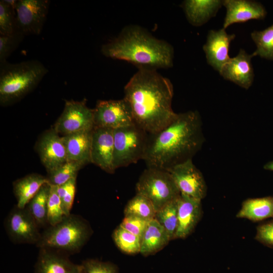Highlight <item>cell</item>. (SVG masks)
Masks as SVG:
<instances>
[{
    "instance_id": "1",
    "label": "cell",
    "mask_w": 273,
    "mask_h": 273,
    "mask_svg": "<svg viewBox=\"0 0 273 273\" xmlns=\"http://www.w3.org/2000/svg\"><path fill=\"white\" fill-rule=\"evenodd\" d=\"M134 123L148 133H155L175 117L172 108L173 85L156 70L139 68L124 88Z\"/></svg>"
},
{
    "instance_id": "2",
    "label": "cell",
    "mask_w": 273,
    "mask_h": 273,
    "mask_svg": "<svg viewBox=\"0 0 273 273\" xmlns=\"http://www.w3.org/2000/svg\"><path fill=\"white\" fill-rule=\"evenodd\" d=\"M200 115L197 111L176 114L166 127L148 133L143 160L147 167L168 171L192 159L205 141Z\"/></svg>"
},
{
    "instance_id": "3",
    "label": "cell",
    "mask_w": 273,
    "mask_h": 273,
    "mask_svg": "<svg viewBox=\"0 0 273 273\" xmlns=\"http://www.w3.org/2000/svg\"><path fill=\"white\" fill-rule=\"evenodd\" d=\"M101 51L107 57L127 61L138 68L156 70L173 65L172 47L137 26L125 27L117 37L103 45Z\"/></svg>"
},
{
    "instance_id": "4",
    "label": "cell",
    "mask_w": 273,
    "mask_h": 273,
    "mask_svg": "<svg viewBox=\"0 0 273 273\" xmlns=\"http://www.w3.org/2000/svg\"><path fill=\"white\" fill-rule=\"evenodd\" d=\"M0 103L7 106L22 99L39 84L48 72L40 61L32 60L0 64Z\"/></svg>"
},
{
    "instance_id": "5",
    "label": "cell",
    "mask_w": 273,
    "mask_h": 273,
    "mask_svg": "<svg viewBox=\"0 0 273 273\" xmlns=\"http://www.w3.org/2000/svg\"><path fill=\"white\" fill-rule=\"evenodd\" d=\"M92 235L87 221L79 215L70 214L42 233L36 246L60 253L79 252Z\"/></svg>"
},
{
    "instance_id": "6",
    "label": "cell",
    "mask_w": 273,
    "mask_h": 273,
    "mask_svg": "<svg viewBox=\"0 0 273 273\" xmlns=\"http://www.w3.org/2000/svg\"><path fill=\"white\" fill-rule=\"evenodd\" d=\"M135 189L136 194L144 196L153 203L156 211L180 195L170 173L155 168L147 167L143 171Z\"/></svg>"
},
{
    "instance_id": "7",
    "label": "cell",
    "mask_w": 273,
    "mask_h": 273,
    "mask_svg": "<svg viewBox=\"0 0 273 273\" xmlns=\"http://www.w3.org/2000/svg\"><path fill=\"white\" fill-rule=\"evenodd\" d=\"M114 170L136 163L143 158L148 133L133 124L113 129Z\"/></svg>"
},
{
    "instance_id": "8",
    "label": "cell",
    "mask_w": 273,
    "mask_h": 273,
    "mask_svg": "<svg viewBox=\"0 0 273 273\" xmlns=\"http://www.w3.org/2000/svg\"><path fill=\"white\" fill-rule=\"evenodd\" d=\"M48 0H19L15 6L16 32L24 36L39 35L48 13Z\"/></svg>"
},
{
    "instance_id": "9",
    "label": "cell",
    "mask_w": 273,
    "mask_h": 273,
    "mask_svg": "<svg viewBox=\"0 0 273 273\" xmlns=\"http://www.w3.org/2000/svg\"><path fill=\"white\" fill-rule=\"evenodd\" d=\"M4 226L10 239L16 244H36L41 233L28 210L15 205L6 217Z\"/></svg>"
},
{
    "instance_id": "10",
    "label": "cell",
    "mask_w": 273,
    "mask_h": 273,
    "mask_svg": "<svg viewBox=\"0 0 273 273\" xmlns=\"http://www.w3.org/2000/svg\"><path fill=\"white\" fill-rule=\"evenodd\" d=\"M94 128V110L84 101H66L64 110L53 128L63 135L79 131H90Z\"/></svg>"
},
{
    "instance_id": "11",
    "label": "cell",
    "mask_w": 273,
    "mask_h": 273,
    "mask_svg": "<svg viewBox=\"0 0 273 273\" xmlns=\"http://www.w3.org/2000/svg\"><path fill=\"white\" fill-rule=\"evenodd\" d=\"M93 110L94 127L115 129L135 124L130 108L124 98L98 101Z\"/></svg>"
},
{
    "instance_id": "12",
    "label": "cell",
    "mask_w": 273,
    "mask_h": 273,
    "mask_svg": "<svg viewBox=\"0 0 273 273\" xmlns=\"http://www.w3.org/2000/svg\"><path fill=\"white\" fill-rule=\"evenodd\" d=\"M168 171L180 194L202 200L206 195L207 186L201 172L192 159L178 164Z\"/></svg>"
},
{
    "instance_id": "13",
    "label": "cell",
    "mask_w": 273,
    "mask_h": 273,
    "mask_svg": "<svg viewBox=\"0 0 273 273\" xmlns=\"http://www.w3.org/2000/svg\"><path fill=\"white\" fill-rule=\"evenodd\" d=\"M113 129L94 127L92 131L90 162L107 173H113Z\"/></svg>"
},
{
    "instance_id": "14",
    "label": "cell",
    "mask_w": 273,
    "mask_h": 273,
    "mask_svg": "<svg viewBox=\"0 0 273 273\" xmlns=\"http://www.w3.org/2000/svg\"><path fill=\"white\" fill-rule=\"evenodd\" d=\"M36 149L48 173L68 161L62 136L54 129L47 131L40 137Z\"/></svg>"
},
{
    "instance_id": "15",
    "label": "cell",
    "mask_w": 273,
    "mask_h": 273,
    "mask_svg": "<svg viewBox=\"0 0 273 273\" xmlns=\"http://www.w3.org/2000/svg\"><path fill=\"white\" fill-rule=\"evenodd\" d=\"M235 36L234 34L227 33L224 28L208 32L203 50L207 63L219 73L231 58L229 56V48Z\"/></svg>"
},
{
    "instance_id": "16",
    "label": "cell",
    "mask_w": 273,
    "mask_h": 273,
    "mask_svg": "<svg viewBox=\"0 0 273 273\" xmlns=\"http://www.w3.org/2000/svg\"><path fill=\"white\" fill-rule=\"evenodd\" d=\"M223 6L226 9L223 24V28L225 29L233 24L263 19L267 14L264 6L254 1L224 0Z\"/></svg>"
},
{
    "instance_id": "17",
    "label": "cell",
    "mask_w": 273,
    "mask_h": 273,
    "mask_svg": "<svg viewBox=\"0 0 273 273\" xmlns=\"http://www.w3.org/2000/svg\"><path fill=\"white\" fill-rule=\"evenodd\" d=\"M254 56L241 49L236 56L231 58L223 66L220 74L241 87L248 89L252 85L254 77L251 59Z\"/></svg>"
},
{
    "instance_id": "18",
    "label": "cell",
    "mask_w": 273,
    "mask_h": 273,
    "mask_svg": "<svg viewBox=\"0 0 273 273\" xmlns=\"http://www.w3.org/2000/svg\"><path fill=\"white\" fill-rule=\"evenodd\" d=\"M178 226L174 239H185L194 230L202 215L201 200L180 194L177 200Z\"/></svg>"
},
{
    "instance_id": "19",
    "label": "cell",
    "mask_w": 273,
    "mask_h": 273,
    "mask_svg": "<svg viewBox=\"0 0 273 273\" xmlns=\"http://www.w3.org/2000/svg\"><path fill=\"white\" fill-rule=\"evenodd\" d=\"M35 273H80L81 265L74 264L59 252L39 248Z\"/></svg>"
},
{
    "instance_id": "20",
    "label": "cell",
    "mask_w": 273,
    "mask_h": 273,
    "mask_svg": "<svg viewBox=\"0 0 273 273\" xmlns=\"http://www.w3.org/2000/svg\"><path fill=\"white\" fill-rule=\"evenodd\" d=\"M93 130L79 131L62 136L68 160L78 162L83 166L91 163Z\"/></svg>"
},
{
    "instance_id": "21",
    "label": "cell",
    "mask_w": 273,
    "mask_h": 273,
    "mask_svg": "<svg viewBox=\"0 0 273 273\" xmlns=\"http://www.w3.org/2000/svg\"><path fill=\"white\" fill-rule=\"evenodd\" d=\"M223 6V1L187 0L183 8L189 22L193 26H200L215 16Z\"/></svg>"
},
{
    "instance_id": "22",
    "label": "cell",
    "mask_w": 273,
    "mask_h": 273,
    "mask_svg": "<svg viewBox=\"0 0 273 273\" xmlns=\"http://www.w3.org/2000/svg\"><path fill=\"white\" fill-rule=\"evenodd\" d=\"M171 240L165 229L155 219L151 220L141 239L140 253L147 256L162 249Z\"/></svg>"
},
{
    "instance_id": "23",
    "label": "cell",
    "mask_w": 273,
    "mask_h": 273,
    "mask_svg": "<svg viewBox=\"0 0 273 273\" xmlns=\"http://www.w3.org/2000/svg\"><path fill=\"white\" fill-rule=\"evenodd\" d=\"M47 183H49L47 177L36 173L28 174L15 181L13 191L17 199L16 206L21 209L25 208L41 187Z\"/></svg>"
},
{
    "instance_id": "24",
    "label": "cell",
    "mask_w": 273,
    "mask_h": 273,
    "mask_svg": "<svg viewBox=\"0 0 273 273\" xmlns=\"http://www.w3.org/2000/svg\"><path fill=\"white\" fill-rule=\"evenodd\" d=\"M237 217L253 221L273 218V197L251 198L244 201Z\"/></svg>"
},
{
    "instance_id": "25",
    "label": "cell",
    "mask_w": 273,
    "mask_h": 273,
    "mask_svg": "<svg viewBox=\"0 0 273 273\" xmlns=\"http://www.w3.org/2000/svg\"><path fill=\"white\" fill-rule=\"evenodd\" d=\"M50 188L51 185L49 183L43 185L25 207L39 228L48 223V202Z\"/></svg>"
},
{
    "instance_id": "26",
    "label": "cell",
    "mask_w": 273,
    "mask_h": 273,
    "mask_svg": "<svg viewBox=\"0 0 273 273\" xmlns=\"http://www.w3.org/2000/svg\"><path fill=\"white\" fill-rule=\"evenodd\" d=\"M156 213L153 203L146 197L136 193L127 202L124 210V216H136L149 220L154 219Z\"/></svg>"
},
{
    "instance_id": "27",
    "label": "cell",
    "mask_w": 273,
    "mask_h": 273,
    "mask_svg": "<svg viewBox=\"0 0 273 273\" xmlns=\"http://www.w3.org/2000/svg\"><path fill=\"white\" fill-rule=\"evenodd\" d=\"M251 37L256 46L253 56L273 60V24L263 30L253 31Z\"/></svg>"
},
{
    "instance_id": "28",
    "label": "cell",
    "mask_w": 273,
    "mask_h": 273,
    "mask_svg": "<svg viewBox=\"0 0 273 273\" xmlns=\"http://www.w3.org/2000/svg\"><path fill=\"white\" fill-rule=\"evenodd\" d=\"M177 200L157 210L154 218L165 229L171 240L174 239L178 226Z\"/></svg>"
},
{
    "instance_id": "29",
    "label": "cell",
    "mask_w": 273,
    "mask_h": 273,
    "mask_svg": "<svg viewBox=\"0 0 273 273\" xmlns=\"http://www.w3.org/2000/svg\"><path fill=\"white\" fill-rule=\"evenodd\" d=\"M112 238L117 247L123 252L128 254L140 253L141 239L120 225L113 232Z\"/></svg>"
},
{
    "instance_id": "30",
    "label": "cell",
    "mask_w": 273,
    "mask_h": 273,
    "mask_svg": "<svg viewBox=\"0 0 273 273\" xmlns=\"http://www.w3.org/2000/svg\"><path fill=\"white\" fill-rule=\"evenodd\" d=\"M83 166L80 163L68 160L64 164L48 173L47 177L51 185L60 186L77 176L78 171Z\"/></svg>"
},
{
    "instance_id": "31",
    "label": "cell",
    "mask_w": 273,
    "mask_h": 273,
    "mask_svg": "<svg viewBox=\"0 0 273 273\" xmlns=\"http://www.w3.org/2000/svg\"><path fill=\"white\" fill-rule=\"evenodd\" d=\"M65 216L61 201L57 193V186L51 185L48 202V224L51 226L55 225L60 222Z\"/></svg>"
},
{
    "instance_id": "32",
    "label": "cell",
    "mask_w": 273,
    "mask_h": 273,
    "mask_svg": "<svg viewBox=\"0 0 273 273\" xmlns=\"http://www.w3.org/2000/svg\"><path fill=\"white\" fill-rule=\"evenodd\" d=\"M15 9L5 0L0 1V35H9L17 32Z\"/></svg>"
},
{
    "instance_id": "33",
    "label": "cell",
    "mask_w": 273,
    "mask_h": 273,
    "mask_svg": "<svg viewBox=\"0 0 273 273\" xmlns=\"http://www.w3.org/2000/svg\"><path fill=\"white\" fill-rule=\"evenodd\" d=\"M76 177L61 185L57 186V191L66 216L71 214L76 191Z\"/></svg>"
},
{
    "instance_id": "34",
    "label": "cell",
    "mask_w": 273,
    "mask_h": 273,
    "mask_svg": "<svg viewBox=\"0 0 273 273\" xmlns=\"http://www.w3.org/2000/svg\"><path fill=\"white\" fill-rule=\"evenodd\" d=\"M24 36L18 32L9 35H0V64L6 62L7 59L19 46Z\"/></svg>"
},
{
    "instance_id": "35",
    "label": "cell",
    "mask_w": 273,
    "mask_h": 273,
    "mask_svg": "<svg viewBox=\"0 0 273 273\" xmlns=\"http://www.w3.org/2000/svg\"><path fill=\"white\" fill-rule=\"evenodd\" d=\"M81 273H118L117 267L112 263L89 259L81 264Z\"/></svg>"
},
{
    "instance_id": "36",
    "label": "cell",
    "mask_w": 273,
    "mask_h": 273,
    "mask_svg": "<svg viewBox=\"0 0 273 273\" xmlns=\"http://www.w3.org/2000/svg\"><path fill=\"white\" fill-rule=\"evenodd\" d=\"M150 220L136 216H124L120 225L142 239Z\"/></svg>"
},
{
    "instance_id": "37",
    "label": "cell",
    "mask_w": 273,
    "mask_h": 273,
    "mask_svg": "<svg viewBox=\"0 0 273 273\" xmlns=\"http://www.w3.org/2000/svg\"><path fill=\"white\" fill-rule=\"evenodd\" d=\"M255 238L260 243L273 248V220L258 225Z\"/></svg>"
},
{
    "instance_id": "38",
    "label": "cell",
    "mask_w": 273,
    "mask_h": 273,
    "mask_svg": "<svg viewBox=\"0 0 273 273\" xmlns=\"http://www.w3.org/2000/svg\"><path fill=\"white\" fill-rule=\"evenodd\" d=\"M264 168L266 170L273 171V161L269 162L265 164Z\"/></svg>"
},
{
    "instance_id": "39",
    "label": "cell",
    "mask_w": 273,
    "mask_h": 273,
    "mask_svg": "<svg viewBox=\"0 0 273 273\" xmlns=\"http://www.w3.org/2000/svg\"><path fill=\"white\" fill-rule=\"evenodd\" d=\"M80 273H81V272Z\"/></svg>"
}]
</instances>
